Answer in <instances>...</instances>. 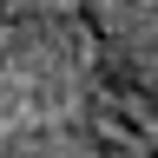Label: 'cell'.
I'll return each instance as SVG.
<instances>
[{"mask_svg":"<svg viewBox=\"0 0 158 158\" xmlns=\"http://www.w3.org/2000/svg\"><path fill=\"white\" fill-rule=\"evenodd\" d=\"M132 145H138V158H158V118H152V112H138V125H132Z\"/></svg>","mask_w":158,"mask_h":158,"instance_id":"obj_1","label":"cell"}]
</instances>
